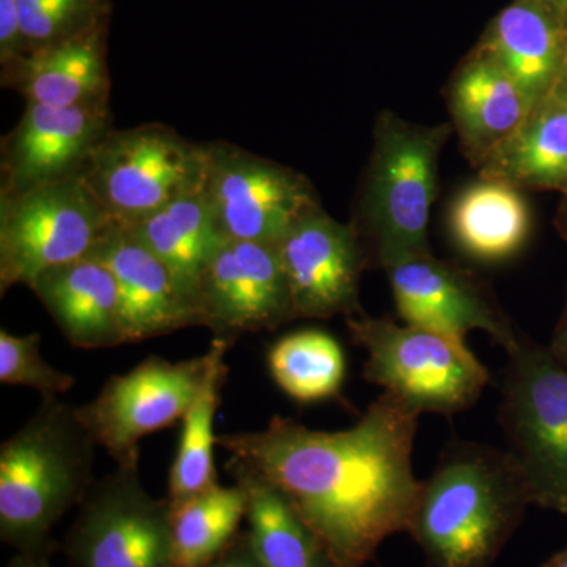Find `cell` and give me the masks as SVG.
I'll return each mask as SVG.
<instances>
[{"mask_svg":"<svg viewBox=\"0 0 567 567\" xmlns=\"http://www.w3.org/2000/svg\"><path fill=\"white\" fill-rule=\"evenodd\" d=\"M420 413L383 391L346 431H315L290 417L218 435L227 472L274 484L334 567H364L388 537L406 533L421 481L413 473Z\"/></svg>","mask_w":567,"mask_h":567,"instance_id":"cell-1","label":"cell"},{"mask_svg":"<svg viewBox=\"0 0 567 567\" xmlns=\"http://www.w3.org/2000/svg\"><path fill=\"white\" fill-rule=\"evenodd\" d=\"M533 506L506 450L453 442L421 481L409 533L427 567H492Z\"/></svg>","mask_w":567,"mask_h":567,"instance_id":"cell-2","label":"cell"},{"mask_svg":"<svg viewBox=\"0 0 567 567\" xmlns=\"http://www.w3.org/2000/svg\"><path fill=\"white\" fill-rule=\"evenodd\" d=\"M96 442L76 406L43 399L0 447V537L20 555L48 557L51 533L95 480Z\"/></svg>","mask_w":567,"mask_h":567,"instance_id":"cell-3","label":"cell"},{"mask_svg":"<svg viewBox=\"0 0 567 567\" xmlns=\"http://www.w3.org/2000/svg\"><path fill=\"white\" fill-rule=\"evenodd\" d=\"M450 123L417 125L383 111L352 223L363 241L369 267L386 268L431 252L429 216L439 183V162L451 136Z\"/></svg>","mask_w":567,"mask_h":567,"instance_id":"cell-4","label":"cell"},{"mask_svg":"<svg viewBox=\"0 0 567 567\" xmlns=\"http://www.w3.org/2000/svg\"><path fill=\"white\" fill-rule=\"evenodd\" d=\"M353 344L368 353L364 379L398 395L420 415L451 416L476 404L488 371L464 339L386 317H347Z\"/></svg>","mask_w":567,"mask_h":567,"instance_id":"cell-5","label":"cell"},{"mask_svg":"<svg viewBox=\"0 0 567 567\" xmlns=\"http://www.w3.org/2000/svg\"><path fill=\"white\" fill-rule=\"evenodd\" d=\"M115 227L81 174L0 193V293L91 256Z\"/></svg>","mask_w":567,"mask_h":567,"instance_id":"cell-6","label":"cell"},{"mask_svg":"<svg viewBox=\"0 0 567 567\" xmlns=\"http://www.w3.org/2000/svg\"><path fill=\"white\" fill-rule=\"evenodd\" d=\"M499 424L533 506L567 514V369L547 346L522 338L507 352Z\"/></svg>","mask_w":567,"mask_h":567,"instance_id":"cell-7","label":"cell"},{"mask_svg":"<svg viewBox=\"0 0 567 567\" xmlns=\"http://www.w3.org/2000/svg\"><path fill=\"white\" fill-rule=\"evenodd\" d=\"M205 169V144L186 141L163 123H147L112 128L93 148L81 175L112 223L126 229L200 188Z\"/></svg>","mask_w":567,"mask_h":567,"instance_id":"cell-8","label":"cell"},{"mask_svg":"<svg viewBox=\"0 0 567 567\" xmlns=\"http://www.w3.org/2000/svg\"><path fill=\"white\" fill-rule=\"evenodd\" d=\"M140 464L117 465L82 499L66 536L76 567H171V505L144 487Z\"/></svg>","mask_w":567,"mask_h":567,"instance_id":"cell-9","label":"cell"},{"mask_svg":"<svg viewBox=\"0 0 567 567\" xmlns=\"http://www.w3.org/2000/svg\"><path fill=\"white\" fill-rule=\"evenodd\" d=\"M204 192L224 240L276 244L298 219L322 207L297 171L216 141L205 144Z\"/></svg>","mask_w":567,"mask_h":567,"instance_id":"cell-10","label":"cell"},{"mask_svg":"<svg viewBox=\"0 0 567 567\" xmlns=\"http://www.w3.org/2000/svg\"><path fill=\"white\" fill-rule=\"evenodd\" d=\"M210 350L185 361L145 358L126 374L112 375L78 417L117 465L140 464V442L183 420L203 386Z\"/></svg>","mask_w":567,"mask_h":567,"instance_id":"cell-11","label":"cell"},{"mask_svg":"<svg viewBox=\"0 0 567 567\" xmlns=\"http://www.w3.org/2000/svg\"><path fill=\"white\" fill-rule=\"evenodd\" d=\"M275 245L295 319L363 315L360 287L369 262L353 224L338 221L319 207L298 219Z\"/></svg>","mask_w":567,"mask_h":567,"instance_id":"cell-12","label":"cell"},{"mask_svg":"<svg viewBox=\"0 0 567 567\" xmlns=\"http://www.w3.org/2000/svg\"><path fill=\"white\" fill-rule=\"evenodd\" d=\"M197 300L203 327L230 341L295 320L275 244L224 241L200 279Z\"/></svg>","mask_w":567,"mask_h":567,"instance_id":"cell-13","label":"cell"},{"mask_svg":"<svg viewBox=\"0 0 567 567\" xmlns=\"http://www.w3.org/2000/svg\"><path fill=\"white\" fill-rule=\"evenodd\" d=\"M395 309L405 323L464 339L484 331L506 352L520 336L472 271L436 259L432 252L399 260L386 268Z\"/></svg>","mask_w":567,"mask_h":567,"instance_id":"cell-14","label":"cell"},{"mask_svg":"<svg viewBox=\"0 0 567 567\" xmlns=\"http://www.w3.org/2000/svg\"><path fill=\"white\" fill-rule=\"evenodd\" d=\"M112 126L110 102L48 106L25 111L0 147V193L80 175L89 156Z\"/></svg>","mask_w":567,"mask_h":567,"instance_id":"cell-15","label":"cell"},{"mask_svg":"<svg viewBox=\"0 0 567 567\" xmlns=\"http://www.w3.org/2000/svg\"><path fill=\"white\" fill-rule=\"evenodd\" d=\"M93 254L117 282L126 344L203 327L199 308L177 276L128 230L115 227Z\"/></svg>","mask_w":567,"mask_h":567,"instance_id":"cell-16","label":"cell"},{"mask_svg":"<svg viewBox=\"0 0 567 567\" xmlns=\"http://www.w3.org/2000/svg\"><path fill=\"white\" fill-rule=\"evenodd\" d=\"M447 104L466 158L476 167L527 122L536 106L513 76L480 48L454 73Z\"/></svg>","mask_w":567,"mask_h":567,"instance_id":"cell-17","label":"cell"},{"mask_svg":"<svg viewBox=\"0 0 567 567\" xmlns=\"http://www.w3.org/2000/svg\"><path fill=\"white\" fill-rule=\"evenodd\" d=\"M29 289L71 346L107 349L126 344L117 282L95 254L43 271Z\"/></svg>","mask_w":567,"mask_h":567,"instance_id":"cell-18","label":"cell"},{"mask_svg":"<svg viewBox=\"0 0 567 567\" xmlns=\"http://www.w3.org/2000/svg\"><path fill=\"white\" fill-rule=\"evenodd\" d=\"M107 24L28 52L2 65V85L25 103L78 106L110 102Z\"/></svg>","mask_w":567,"mask_h":567,"instance_id":"cell-19","label":"cell"},{"mask_svg":"<svg viewBox=\"0 0 567 567\" xmlns=\"http://www.w3.org/2000/svg\"><path fill=\"white\" fill-rule=\"evenodd\" d=\"M567 28L546 0H514L477 44L513 76L533 104L554 91L565 70Z\"/></svg>","mask_w":567,"mask_h":567,"instance_id":"cell-20","label":"cell"},{"mask_svg":"<svg viewBox=\"0 0 567 567\" xmlns=\"http://www.w3.org/2000/svg\"><path fill=\"white\" fill-rule=\"evenodd\" d=\"M450 230L454 244L470 259L483 264L505 262L527 244L532 213L516 186L480 177L454 200Z\"/></svg>","mask_w":567,"mask_h":567,"instance_id":"cell-21","label":"cell"},{"mask_svg":"<svg viewBox=\"0 0 567 567\" xmlns=\"http://www.w3.org/2000/svg\"><path fill=\"white\" fill-rule=\"evenodd\" d=\"M126 230L173 270L199 308L200 279L226 241L205 196L204 185L183 194Z\"/></svg>","mask_w":567,"mask_h":567,"instance_id":"cell-22","label":"cell"},{"mask_svg":"<svg viewBox=\"0 0 567 567\" xmlns=\"http://www.w3.org/2000/svg\"><path fill=\"white\" fill-rule=\"evenodd\" d=\"M480 177L516 188L567 193V106L554 92L536 104L527 122L477 166Z\"/></svg>","mask_w":567,"mask_h":567,"instance_id":"cell-23","label":"cell"},{"mask_svg":"<svg viewBox=\"0 0 567 567\" xmlns=\"http://www.w3.org/2000/svg\"><path fill=\"white\" fill-rule=\"evenodd\" d=\"M246 494V535L265 567H334L319 537L286 496L248 472H229Z\"/></svg>","mask_w":567,"mask_h":567,"instance_id":"cell-24","label":"cell"},{"mask_svg":"<svg viewBox=\"0 0 567 567\" xmlns=\"http://www.w3.org/2000/svg\"><path fill=\"white\" fill-rule=\"evenodd\" d=\"M234 341L213 339L210 364L199 393L183 416L181 439L169 472V503H181L215 487V417L221 404V390L227 377L226 353Z\"/></svg>","mask_w":567,"mask_h":567,"instance_id":"cell-25","label":"cell"},{"mask_svg":"<svg viewBox=\"0 0 567 567\" xmlns=\"http://www.w3.org/2000/svg\"><path fill=\"white\" fill-rule=\"evenodd\" d=\"M169 505L171 567H207L240 535L246 518V494L237 483Z\"/></svg>","mask_w":567,"mask_h":567,"instance_id":"cell-26","label":"cell"},{"mask_svg":"<svg viewBox=\"0 0 567 567\" xmlns=\"http://www.w3.org/2000/svg\"><path fill=\"white\" fill-rule=\"evenodd\" d=\"M268 371L293 401L333 399L346 380V354L338 339L320 330L295 331L270 347Z\"/></svg>","mask_w":567,"mask_h":567,"instance_id":"cell-27","label":"cell"},{"mask_svg":"<svg viewBox=\"0 0 567 567\" xmlns=\"http://www.w3.org/2000/svg\"><path fill=\"white\" fill-rule=\"evenodd\" d=\"M28 52L107 24L110 0H17ZM25 52V54H28Z\"/></svg>","mask_w":567,"mask_h":567,"instance_id":"cell-28","label":"cell"},{"mask_svg":"<svg viewBox=\"0 0 567 567\" xmlns=\"http://www.w3.org/2000/svg\"><path fill=\"white\" fill-rule=\"evenodd\" d=\"M40 334L17 336L0 330V382L35 390L41 399H54L76 383L74 375L44 361Z\"/></svg>","mask_w":567,"mask_h":567,"instance_id":"cell-29","label":"cell"},{"mask_svg":"<svg viewBox=\"0 0 567 567\" xmlns=\"http://www.w3.org/2000/svg\"><path fill=\"white\" fill-rule=\"evenodd\" d=\"M28 52L22 35L17 0H0V63H9Z\"/></svg>","mask_w":567,"mask_h":567,"instance_id":"cell-30","label":"cell"},{"mask_svg":"<svg viewBox=\"0 0 567 567\" xmlns=\"http://www.w3.org/2000/svg\"><path fill=\"white\" fill-rule=\"evenodd\" d=\"M207 567H265L257 558L246 532L235 537L233 544Z\"/></svg>","mask_w":567,"mask_h":567,"instance_id":"cell-31","label":"cell"},{"mask_svg":"<svg viewBox=\"0 0 567 567\" xmlns=\"http://www.w3.org/2000/svg\"><path fill=\"white\" fill-rule=\"evenodd\" d=\"M547 347L550 353L554 354L555 360H557L563 368L567 369V301L561 319H559L554 336H551Z\"/></svg>","mask_w":567,"mask_h":567,"instance_id":"cell-32","label":"cell"},{"mask_svg":"<svg viewBox=\"0 0 567 567\" xmlns=\"http://www.w3.org/2000/svg\"><path fill=\"white\" fill-rule=\"evenodd\" d=\"M7 567H50L47 559L29 557V555H20L11 559L10 565Z\"/></svg>","mask_w":567,"mask_h":567,"instance_id":"cell-33","label":"cell"},{"mask_svg":"<svg viewBox=\"0 0 567 567\" xmlns=\"http://www.w3.org/2000/svg\"><path fill=\"white\" fill-rule=\"evenodd\" d=\"M539 567H567V540L565 547L555 551V554L548 557Z\"/></svg>","mask_w":567,"mask_h":567,"instance_id":"cell-34","label":"cell"},{"mask_svg":"<svg viewBox=\"0 0 567 567\" xmlns=\"http://www.w3.org/2000/svg\"><path fill=\"white\" fill-rule=\"evenodd\" d=\"M546 2L555 10V13L561 18V21L565 22L567 28V0H546Z\"/></svg>","mask_w":567,"mask_h":567,"instance_id":"cell-35","label":"cell"},{"mask_svg":"<svg viewBox=\"0 0 567 567\" xmlns=\"http://www.w3.org/2000/svg\"><path fill=\"white\" fill-rule=\"evenodd\" d=\"M551 92H554L555 95H557L558 99L567 106V73L561 74V78H559L557 85H555V89Z\"/></svg>","mask_w":567,"mask_h":567,"instance_id":"cell-36","label":"cell"},{"mask_svg":"<svg viewBox=\"0 0 567 567\" xmlns=\"http://www.w3.org/2000/svg\"><path fill=\"white\" fill-rule=\"evenodd\" d=\"M559 227H561V233L565 234L567 238V196L565 204H563L561 215H559Z\"/></svg>","mask_w":567,"mask_h":567,"instance_id":"cell-37","label":"cell"},{"mask_svg":"<svg viewBox=\"0 0 567 567\" xmlns=\"http://www.w3.org/2000/svg\"><path fill=\"white\" fill-rule=\"evenodd\" d=\"M563 73H567V33H566L565 70H563Z\"/></svg>","mask_w":567,"mask_h":567,"instance_id":"cell-38","label":"cell"}]
</instances>
